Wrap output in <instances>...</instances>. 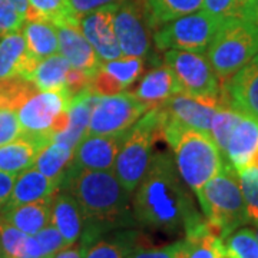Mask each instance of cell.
I'll return each instance as SVG.
<instances>
[{"label": "cell", "mask_w": 258, "mask_h": 258, "mask_svg": "<svg viewBox=\"0 0 258 258\" xmlns=\"http://www.w3.org/2000/svg\"><path fill=\"white\" fill-rule=\"evenodd\" d=\"M132 212L139 225L165 234H185L205 220L195 208L174 158L165 152L152 155L135 189Z\"/></svg>", "instance_id": "obj_1"}, {"label": "cell", "mask_w": 258, "mask_h": 258, "mask_svg": "<svg viewBox=\"0 0 258 258\" xmlns=\"http://www.w3.org/2000/svg\"><path fill=\"white\" fill-rule=\"evenodd\" d=\"M60 189L74 195L82 210L85 224L99 232L135 221L132 194L125 189L112 169L91 171L69 164Z\"/></svg>", "instance_id": "obj_2"}, {"label": "cell", "mask_w": 258, "mask_h": 258, "mask_svg": "<svg viewBox=\"0 0 258 258\" xmlns=\"http://www.w3.org/2000/svg\"><path fill=\"white\" fill-rule=\"evenodd\" d=\"M162 137L174 151V161L182 181L195 195L212 176L221 171L227 162L210 132L188 128L179 122L169 119L164 111Z\"/></svg>", "instance_id": "obj_3"}, {"label": "cell", "mask_w": 258, "mask_h": 258, "mask_svg": "<svg viewBox=\"0 0 258 258\" xmlns=\"http://www.w3.org/2000/svg\"><path fill=\"white\" fill-rule=\"evenodd\" d=\"M197 198L210 228L221 238L248 224L238 172L228 162L204 185Z\"/></svg>", "instance_id": "obj_4"}, {"label": "cell", "mask_w": 258, "mask_h": 258, "mask_svg": "<svg viewBox=\"0 0 258 258\" xmlns=\"http://www.w3.org/2000/svg\"><path fill=\"white\" fill-rule=\"evenodd\" d=\"M158 138H164L161 109L148 111L123 134L112 171L128 192H135L147 174L154 155L152 148Z\"/></svg>", "instance_id": "obj_5"}, {"label": "cell", "mask_w": 258, "mask_h": 258, "mask_svg": "<svg viewBox=\"0 0 258 258\" xmlns=\"http://www.w3.org/2000/svg\"><path fill=\"white\" fill-rule=\"evenodd\" d=\"M205 53L224 85L258 55L257 32L244 19H225Z\"/></svg>", "instance_id": "obj_6"}, {"label": "cell", "mask_w": 258, "mask_h": 258, "mask_svg": "<svg viewBox=\"0 0 258 258\" xmlns=\"http://www.w3.org/2000/svg\"><path fill=\"white\" fill-rule=\"evenodd\" d=\"M224 19L208 12H195L162 25L154 33L158 50H188L205 53Z\"/></svg>", "instance_id": "obj_7"}, {"label": "cell", "mask_w": 258, "mask_h": 258, "mask_svg": "<svg viewBox=\"0 0 258 258\" xmlns=\"http://www.w3.org/2000/svg\"><path fill=\"white\" fill-rule=\"evenodd\" d=\"M164 60L175 76L181 93L200 99H221V83L207 56L188 50H166Z\"/></svg>", "instance_id": "obj_8"}, {"label": "cell", "mask_w": 258, "mask_h": 258, "mask_svg": "<svg viewBox=\"0 0 258 258\" xmlns=\"http://www.w3.org/2000/svg\"><path fill=\"white\" fill-rule=\"evenodd\" d=\"M147 112V106L134 93L123 91L111 96H99L91 112L88 135L123 134Z\"/></svg>", "instance_id": "obj_9"}, {"label": "cell", "mask_w": 258, "mask_h": 258, "mask_svg": "<svg viewBox=\"0 0 258 258\" xmlns=\"http://www.w3.org/2000/svg\"><path fill=\"white\" fill-rule=\"evenodd\" d=\"M69 106L71 98L64 91H37L16 111L23 134L52 142L56 118Z\"/></svg>", "instance_id": "obj_10"}, {"label": "cell", "mask_w": 258, "mask_h": 258, "mask_svg": "<svg viewBox=\"0 0 258 258\" xmlns=\"http://www.w3.org/2000/svg\"><path fill=\"white\" fill-rule=\"evenodd\" d=\"M148 8L144 0H125L115 13V35L122 56L145 57L151 50Z\"/></svg>", "instance_id": "obj_11"}, {"label": "cell", "mask_w": 258, "mask_h": 258, "mask_svg": "<svg viewBox=\"0 0 258 258\" xmlns=\"http://www.w3.org/2000/svg\"><path fill=\"white\" fill-rule=\"evenodd\" d=\"M119 5H108L92 10L79 19L83 36L96 50L101 60L108 62L122 56L115 35V13Z\"/></svg>", "instance_id": "obj_12"}, {"label": "cell", "mask_w": 258, "mask_h": 258, "mask_svg": "<svg viewBox=\"0 0 258 258\" xmlns=\"http://www.w3.org/2000/svg\"><path fill=\"white\" fill-rule=\"evenodd\" d=\"M222 105L258 120V55L221 85Z\"/></svg>", "instance_id": "obj_13"}, {"label": "cell", "mask_w": 258, "mask_h": 258, "mask_svg": "<svg viewBox=\"0 0 258 258\" xmlns=\"http://www.w3.org/2000/svg\"><path fill=\"white\" fill-rule=\"evenodd\" d=\"M123 134L86 135L75 147L71 165L79 169H91V171L113 169V164L118 155Z\"/></svg>", "instance_id": "obj_14"}, {"label": "cell", "mask_w": 258, "mask_h": 258, "mask_svg": "<svg viewBox=\"0 0 258 258\" xmlns=\"http://www.w3.org/2000/svg\"><path fill=\"white\" fill-rule=\"evenodd\" d=\"M59 40V53L76 69H81L92 78L102 68L101 57L96 50L83 36L82 30L76 25H59L55 26Z\"/></svg>", "instance_id": "obj_15"}, {"label": "cell", "mask_w": 258, "mask_h": 258, "mask_svg": "<svg viewBox=\"0 0 258 258\" xmlns=\"http://www.w3.org/2000/svg\"><path fill=\"white\" fill-rule=\"evenodd\" d=\"M218 105L201 101L184 93H176L161 108L166 118L179 122L185 126L210 132L212 116Z\"/></svg>", "instance_id": "obj_16"}, {"label": "cell", "mask_w": 258, "mask_h": 258, "mask_svg": "<svg viewBox=\"0 0 258 258\" xmlns=\"http://www.w3.org/2000/svg\"><path fill=\"white\" fill-rule=\"evenodd\" d=\"M40 60L29 52L20 32L8 33L0 39V81L20 76L28 81Z\"/></svg>", "instance_id": "obj_17"}, {"label": "cell", "mask_w": 258, "mask_h": 258, "mask_svg": "<svg viewBox=\"0 0 258 258\" xmlns=\"http://www.w3.org/2000/svg\"><path fill=\"white\" fill-rule=\"evenodd\" d=\"M50 224L55 225L68 245L76 244L83 232L82 210L75 197L66 189H59L50 200Z\"/></svg>", "instance_id": "obj_18"}, {"label": "cell", "mask_w": 258, "mask_h": 258, "mask_svg": "<svg viewBox=\"0 0 258 258\" xmlns=\"http://www.w3.org/2000/svg\"><path fill=\"white\" fill-rule=\"evenodd\" d=\"M132 93L151 111L162 108L174 95L181 93V89L171 68L165 63L148 72Z\"/></svg>", "instance_id": "obj_19"}, {"label": "cell", "mask_w": 258, "mask_h": 258, "mask_svg": "<svg viewBox=\"0 0 258 258\" xmlns=\"http://www.w3.org/2000/svg\"><path fill=\"white\" fill-rule=\"evenodd\" d=\"M60 184L62 182L59 179L43 175L35 166H30L16 176L13 191L6 208L22 205V204L50 200L60 189Z\"/></svg>", "instance_id": "obj_20"}, {"label": "cell", "mask_w": 258, "mask_h": 258, "mask_svg": "<svg viewBox=\"0 0 258 258\" xmlns=\"http://www.w3.org/2000/svg\"><path fill=\"white\" fill-rule=\"evenodd\" d=\"M50 144L46 138L22 135L9 144L0 145V171L18 175L22 171L33 166L42 148Z\"/></svg>", "instance_id": "obj_21"}, {"label": "cell", "mask_w": 258, "mask_h": 258, "mask_svg": "<svg viewBox=\"0 0 258 258\" xmlns=\"http://www.w3.org/2000/svg\"><path fill=\"white\" fill-rule=\"evenodd\" d=\"M258 151V120L242 115L234 128L225 149L227 162L237 171L249 165L254 154Z\"/></svg>", "instance_id": "obj_22"}, {"label": "cell", "mask_w": 258, "mask_h": 258, "mask_svg": "<svg viewBox=\"0 0 258 258\" xmlns=\"http://www.w3.org/2000/svg\"><path fill=\"white\" fill-rule=\"evenodd\" d=\"M98 98L99 96L91 92L89 88L75 95L71 99V106H69V115H71L69 126L66 131L53 137L52 141L63 142L68 147L75 149V147L88 135L91 112H92L93 105L96 103Z\"/></svg>", "instance_id": "obj_23"}, {"label": "cell", "mask_w": 258, "mask_h": 258, "mask_svg": "<svg viewBox=\"0 0 258 258\" xmlns=\"http://www.w3.org/2000/svg\"><path fill=\"white\" fill-rule=\"evenodd\" d=\"M50 200L5 208L0 211V217L22 232L36 235L42 228L50 224Z\"/></svg>", "instance_id": "obj_24"}, {"label": "cell", "mask_w": 258, "mask_h": 258, "mask_svg": "<svg viewBox=\"0 0 258 258\" xmlns=\"http://www.w3.org/2000/svg\"><path fill=\"white\" fill-rule=\"evenodd\" d=\"M181 258H225L221 237L214 234L207 220L185 232Z\"/></svg>", "instance_id": "obj_25"}, {"label": "cell", "mask_w": 258, "mask_h": 258, "mask_svg": "<svg viewBox=\"0 0 258 258\" xmlns=\"http://www.w3.org/2000/svg\"><path fill=\"white\" fill-rule=\"evenodd\" d=\"M71 63L60 53L42 59L28 78L37 91H64L66 75Z\"/></svg>", "instance_id": "obj_26"}, {"label": "cell", "mask_w": 258, "mask_h": 258, "mask_svg": "<svg viewBox=\"0 0 258 258\" xmlns=\"http://www.w3.org/2000/svg\"><path fill=\"white\" fill-rule=\"evenodd\" d=\"M22 35L29 52L39 60L59 52V40L55 25L40 20H28L23 25Z\"/></svg>", "instance_id": "obj_27"}, {"label": "cell", "mask_w": 258, "mask_h": 258, "mask_svg": "<svg viewBox=\"0 0 258 258\" xmlns=\"http://www.w3.org/2000/svg\"><path fill=\"white\" fill-rule=\"evenodd\" d=\"M79 19L72 9L71 0H29L26 22L40 20L55 26L64 23L79 26Z\"/></svg>", "instance_id": "obj_28"}, {"label": "cell", "mask_w": 258, "mask_h": 258, "mask_svg": "<svg viewBox=\"0 0 258 258\" xmlns=\"http://www.w3.org/2000/svg\"><path fill=\"white\" fill-rule=\"evenodd\" d=\"M204 0H147L151 28H161L168 22L203 9Z\"/></svg>", "instance_id": "obj_29"}, {"label": "cell", "mask_w": 258, "mask_h": 258, "mask_svg": "<svg viewBox=\"0 0 258 258\" xmlns=\"http://www.w3.org/2000/svg\"><path fill=\"white\" fill-rule=\"evenodd\" d=\"M72 155H74L72 148L68 147L63 142L52 141L49 145L39 151L33 166L43 175L59 179L62 182L64 172L72 161Z\"/></svg>", "instance_id": "obj_30"}, {"label": "cell", "mask_w": 258, "mask_h": 258, "mask_svg": "<svg viewBox=\"0 0 258 258\" xmlns=\"http://www.w3.org/2000/svg\"><path fill=\"white\" fill-rule=\"evenodd\" d=\"M137 234L122 232L112 238H93L82 241L83 258H126L135 247Z\"/></svg>", "instance_id": "obj_31"}, {"label": "cell", "mask_w": 258, "mask_h": 258, "mask_svg": "<svg viewBox=\"0 0 258 258\" xmlns=\"http://www.w3.org/2000/svg\"><path fill=\"white\" fill-rule=\"evenodd\" d=\"M36 92V86L20 76L3 79L0 81V108L18 111Z\"/></svg>", "instance_id": "obj_32"}, {"label": "cell", "mask_w": 258, "mask_h": 258, "mask_svg": "<svg viewBox=\"0 0 258 258\" xmlns=\"http://www.w3.org/2000/svg\"><path fill=\"white\" fill-rule=\"evenodd\" d=\"M241 118H242V113L235 111L228 105L220 106L212 116L210 135L214 139V142L217 144V147L220 148L224 157H225V149H227L228 141L231 138V134L237 126V123L240 122Z\"/></svg>", "instance_id": "obj_33"}, {"label": "cell", "mask_w": 258, "mask_h": 258, "mask_svg": "<svg viewBox=\"0 0 258 258\" xmlns=\"http://www.w3.org/2000/svg\"><path fill=\"white\" fill-rule=\"evenodd\" d=\"M222 241L225 258H258V238L252 228H238Z\"/></svg>", "instance_id": "obj_34"}, {"label": "cell", "mask_w": 258, "mask_h": 258, "mask_svg": "<svg viewBox=\"0 0 258 258\" xmlns=\"http://www.w3.org/2000/svg\"><path fill=\"white\" fill-rule=\"evenodd\" d=\"M249 224L258 225V166L247 165L237 171Z\"/></svg>", "instance_id": "obj_35"}, {"label": "cell", "mask_w": 258, "mask_h": 258, "mask_svg": "<svg viewBox=\"0 0 258 258\" xmlns=\"http://www.w3.org/2000/svg\"><path fill=\"white\" fill-rule=\"evenodd\" d=\"M29 235L0 217V258H25Z\"/></svg>", "instance_id": "obj_36"}, {"label": "cell", "mask_w": 258, "mask_h": 258, "mask_svg": "<svg viewBox=\"0 0 258 258\" xmlns=\"http://www.w3.org/2000/svg\"><path fill=\"white\" fill-rule=\"evenodd\" d=\"M102 69L116 78L125 89L139 78L144 71V59L137 56H120L118 59L102 63Z\"/></svg>", "instance_id": "obj_37"}, {"label": "cell", "mask_w": 258, "mask_h": 258, "mask_svg": "<svg viewBox=\"0 0 258 258\" xmlns=\"http://www.w3.org/2000/svg\"><path fill=\"white\" fill-rule=\"evenodd\" d=\"M251 0H204L203 9L221 19H245Z\"/></svg>", "instance_id": "obj_38"}, {"label": "cell", "mask_w": 258, "mask_h": 258, "mask_svg": "<svg viewBox=\"0 0 258 258\" xmlns=\"http://www.w3.org/2000/svg\"><path fill=\"white\" fill-rule=\"evenodd\" d=\"M35 237L40 245L42 258H53L55 254H57L60 249L68 247L60 232L56 230V227L52 224H47L46 227L39 231Z\"/></svg>", "instance_id": "obj_39"}, {"label": "cell", "mask_w": 258, "mask_h": 258, "mask_svg": "<svg viewBox=\"0 0 258 258\" xmlns=\"http://www.w3.org/2000/svg\"><path fill=\"white\" fill-rule=\"evenodd\" d=\"M26 19L10 0H0V36L19 32L23 28Z\"/></svg>", "instance_id": "obj_40"}, {"label": "cell", "mask_w": 258, "mask_h": 258, "mask_svg": "<svg viewBox=\"0 0 258 258\" xmlns=\"http://www.w3.org/2000/svg\"><path fill=\"white\" fill-rule=\"evenodd\" d=\"M184 240H178L164 247H139L135 245L126 258H181Z\"/></svg>", "instance_id": "obj_41"}, {"label": "cell", "mask_w": 258, "mask_h": 258, "mask_svg": "<svg viewBox=\"0 0 258 258\" xmlns=\"http://www.w3.org/2000/svg\"><path fill=\"white\" fill-rule=\"evenodd\" d=\"M91 92L98 95V96H111L125 91V86L113 78L111 74H108L105 69H99L96 74L93 75L91 83H89Z\"/></svg>", "instance_id": "obj_42"}, {"label": "cell", "mask_w": 258, "mask_h": 258, "mask_svg": "<svg viewBox=\"0 0 258 258\" xmlns=\"http://www.w3.org/2000/svg\"><path fill=\"white\" fill-rule=\"evenodd\" d=\"M23 135L18 112L0 108V145L9 144Z\"/></svg>", "instance_id": "obj_43"}, {"label": "cell", "mask_w": 258, "mask_h": 258, "mask_svg": "<svg viewBox=\"0 0 258 258\" xmlns=\"http://www.w3.org/2000/svg\"><path fill=\"white\" fill-rule=\"evenodd\" d=\"M91 76L86 75L81 69H76L74 66L69 68L68 75H66V83H64V92L72 99L75 95L85 91L86 88H89L91 83Z\"/></svg>", "instance_id": "obj_44"}, {"label": "cell", "mask_w": 258, "mask_h": 258, "mask_svg": "<svg viewBox=\"0 0 258 258\" xmlns=\"http://www.w3.org/2000/svg\"><path fill=\"white\" fill-rule=\"evenodd\" d=\"M125 0H71L72 9L81 18L83 15L108 5H120Z\"/></svg>", "instance_id": "obj_45"}, {"label": "cell", "mask_w": 258, "mask_h": 258, "mask_svg": "<svg viewBox=\"0 0 258 258\" xmlns=\"http://www.w3.org/2000/svg\"><path fill=\"white\" fill-rule=\"evenodd\" d=\"M16 176L9 172L0 171V211L6 208V205L9 203L10 195L13 191V185L16 181Z\"/></svg>", "instance_id": "obj_46"}, {"label": "cell", "mask_w": 258, "mask_h": 258, "mask_svg": "<svg viewBox=\"0 0 258 258\" xmlns=\"http://www.w3.org/2000/svg\"><path fill=\"white\" fill-rule=\"evenodd\" d=\"M53 258H83V248L81 244H72L62 248Z\"/></svg>", "instance_id": "obj_47"}, {"label": "cell", "mask_w": 258, "mask_h": 258, "mask_svg": "<svg viewBox=\"0 0 258 258\" xmlns=\"http://www.w3.org/2000/svg\"><path fill=\"white\" fill-rule=\"evenodd\" d=\"M244 20L248 22L258 35V0H251L248 13H247V16H245Z\"/></svg>", "instance_id": "obj_48"}, {"label": "cell", "mask_w": 258, "mask_h": 258, "mask_svg": "<svg viewBox=\"0 0 258 258\" xmlns=\"http://www.w3.org/2000/svg\"><path fill=\"white\" fill-rule=\"evenodd\" d=\"M10 2L13 3V6L26 19V13H28L29 9V0H10Z\"/></svg>", "instance_id": "obj_49"}, {"label": "cell", "mask_w": 258, "mask_h": 258, "mask_svg": "<svg viewBox=\"0 0 258 258\" xmlns=\"http://www.w3.org/2000/svg\"><path fill=\"white\" fill-rule=\"evenodd\" d=\"M249 165H254V166H258V151L254 154V157L251 159V162H249Z\"/></svg>", "instance_id": "obj_50"}, {"label": "cell", "mask_w": 258, "mask_h": 258, "mask_svg": "<svg viewBox=\"0 0 258 258\" xmlns=\"http://www.w3.org/2000/svg\"><path fill=\"white\" fill-rule=\"evenodd\" d=\"M255 235H257V238H258V225H257V228H255Z\"/></svg>", "instance_id": "obj_51"}]
</instances>
